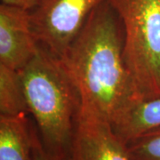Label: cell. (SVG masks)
Segmentation results:
<instances>
[{"label":"cell","mask_w":160,"mask_h":160,"mask_svg":"<svg viewBox=\"0 0 160 160\" xmlns=\"http://www.w3.org/2000/svg\"><path fill=\"white\" fill-rule=\"evenodd\" d=\"M35 129L27 114L0 116V160H31Z\"/></svg>","instance_id":"obj_7"},{"label":"cell","mask_w":160,"mask_h":160,"mask_svg":"<svg viewBox=\"0 0 160 160\" xmlns=\"http://www.w3.org/2000/svg\"><path fill=\"white\" fill-rule=\"evenodd\" d=\"M59 61L81 107L102 115L111 126L142 101L125 61L122 24L108 0L92 12Z\"/></svg>","instance_id":"obj_1"},{"label":"cell","mask_w":160,"mask_h":160,"mask_svg":"<svg viewBox=\"0 0 160 160\" xmlns=\"http://www.w3.org/2000/svg\"><path fill=\"white\" fill-rule=\"evenodd\" d=\"M112 127L126 144L147 132L159 128L160 97L137 103Z\"/></svg>","instance_id":"obj_8"},{"label":"cell","mask_w":160,"mask_h":160,"mask_svg":"<svg viewBox=\"0 0 160 160\" xmlns=\"http://www.w3.org/2000/svg\"><path fill=\"white\" fill-rule=\"evenodd\" d=\"M68 160H132L124 142L107 118L80 107Z\"/></svg>","instance_id":"obj_5"},{"label":"cell","mask_w":160,"mask_h":160,"mask_svg":"<svg viewBox=\"0 0 160 160\" xmlns=\"http://www.w3.org/2000/svg\"><path fill=\"white\" fill-rule=\"evenodd\" d=\"M118 13L124 56L142 100L160 97V0H108Z\"/></svg>","instance_id":"obj_3"},{"label":"cell","mask_w":160,"mask_h":160,"mask_svg":"<svg viewBox=\"0 0 160 160\" xmlns=\"http://www.w3.org/2000/svg\"><path fill=\"white\" fill-rule=\"evenodd\" d=\"M29 114L22 75L0 64V116Z\"/></svg>","instance_id":"obj_9"},{"label":"cell","mask_w":160,"mask_h":160,"mask_svg":"<svg viewBox=\"0 0 160 160\" xmlns=\"http://www.w3.org/2000/svg\"><path fill=\"white\" fill-rule=\"evenodd\" d=\"M105 0H38L29 11L39 45L60 59L84 27L92 12Z\"/></svg>","instance_id":"obj_4"},{"label":"cell","mask_w":160,"mask_h":160,"mask_svg":"<svg viewBox=\"0 0 160 160\" xmlns=\"http://www.w3.org/2000/svg\"><path fill=\"white\" fill-rule=\"evenodd\" d=\"M132 160H160V127L127 143Z\"/></svg>","instance_id":"obj_10"},{"label":"cell","mask_w":160,"mask_h":160,"mask_svg":"<svg viewBox=\"0 0 160 160\" xmlns=\"http://www.w3.org/2000/svg\"><path fill=\"white\" fill-rule=\"evenodd\" d=\"M39 43L32 31L28 10L0 5V64L22 69L35 57Z\"/></svg>","instance_id":"obj_6"},{"label":"cell","mask_w":160,"mask_h":160,"mask_svg":"<svg viewBox=\"0 0 160 160\" xmlns=\"http://www.w3.org/2000/svg\"><path fill=\"white\" fill-rule=\"evenodd\" d=\"M37 2L38 0H1V3L3 4L18 6L28 11L32 9L36 6Z\"/></svg>","instance_id":"obj_12"},{"label":"cell","mask_w":160,"mask_h":160,"mask_svg":"<svg viewBox=\"0 0 160 160\" xmlns=\"http://www.w3.org/2000/svg\"><path fill=\"white\" fill-rule=\"evenodd\" d=\"M20 72L29 113L34 118L44 147L50 154L68 160L81 107L76 87L59 59L41 46Z\"/></svg>","instance_id":"obj_2"},{"label":"cell","mask_w":160,"mask_h":160,"mask_svg":"<svg viewBox=\"0 0 160 160\" xmlns=\"http://www.w3.org/2000/svg\"><path fill=\"white\" fill-rule=\"evenodd\" d=\"M31 160H66L57 158L53 155L50 154L46 148L44 147L43 142L41 141L39 132L36 126V129L33 136V144H32V155Z\"/></svg>","instance_id":"obj_11"}]
</instances>
